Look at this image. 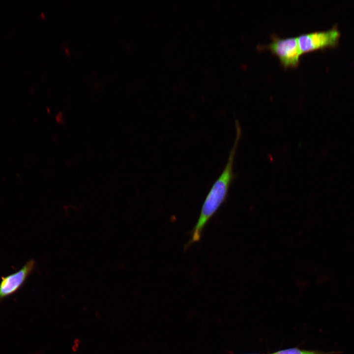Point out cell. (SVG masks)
<instances>
[{
	"mask_svg": "<svg viewBox=\"0 0 354 354\" xmlns=\"http://www.w3.org/2000/svg\"><path fill=\"white\" fill-rule=\"evenodd\" d=\"M340 32L337 27L324 31L304 33L297 37L301 54L323 49L334 48L338 43Z\"/></svg>",
	"mask_w": 354,
	"mask_h": 354,
	"instance_id": "cell-2",
	"label": "cell"
},
{
	"mask_svg": "<svg viewBox=\"0 0 354 354\" xmlns=\"http://www.w3.org/2000/svg\"><path fill=\"white\" fill-rule=\"evenodd\" d=\"M235 127L236 138L229 152L226 164L205 198L198 221L190 232L189 240L184 245V250L201 240L206 225L227 199L230 186L235 176L234 172V161L242 134L241 128L237 120L235 122Z\"/></svg>",
	"mask_w": 354,
	"mask_h": 354,
	"instance_id": "cell-1",
	"label": "cell"
},
{
	"mask_svg": "<svg viewBox=\"0 0 354 354\" xmlns=\"http://www.w3.org/2000/svg\"><path fill=\"white\" fill-rule=\"evenodd\" d=\"M266 48L279 58L284 67L298 66L302 54L297 37L281 38L273 36L272 41L266 45Z\"/></svg>",
	"mask_w": 354,
	"mask_h": 354,
	"instance_id": "cell-3",
	"label": "cell"
},
{
	"mask_svg": "<svg viewBox=\"0 0 354 354\" xmlns=\"http://www.w3.org/2000/svg\"><path fill=\"white\" fill-rule=\"evenodd\" d=\"M271 354H322L317 351L302 350L296 348L283 350Z\"/></svg>",
	"mask_w": 354,
	"mask_h": 354,
	"instance_id": "cell-5",
	"label": "cell"
},
{
	"mask_svg": "<svg viewBox=\"0 0 354 354\" xmlns=\"http://www.w3.org/2000/svg\"><path fill=\"white\" fill-rule=\"evenodd\" d=\"M65 52H66V54H67V55H69V52L68 49L67 48H66L65 50Z\"/></svg>",
	"mask_w": 354,
	"mask_h": 354,
	"instance_id": "cell-6",
	"label": "cell"
},
{
	"mask_svg": "<svg viewBox=\"0 0 354 354\" xmlns=\"http://www.w3.org/2000/svg\"><path fill=\"white\" fill-rule=\"evenodd\" d=\"M35 266L33 260L28 261L19 270L1 277L0 282V299L6 298L18 291Z\"/></svg>",
	"mask_w": 354,
	"mask_h": 354,
	"instance_id": "cell-4",
	"label": "cell"
},
{
	"mask_svg": "<svg viewBox=\"0 0 354 354\" xmlns=\"http://www.w3.org/2000/svg\"><path fill=\"white\" fill-rule=\"evenodd\" d=\"M42 16L44 18V14L42 13Z\"/></svg>",
	"mask_w": 354,
	"mask_h": 354,
	"instance_id": "cell-7",
	"label": "cell"
}]
</instances>
